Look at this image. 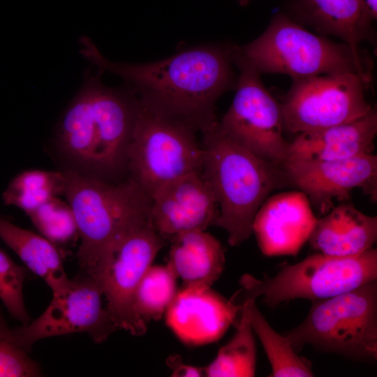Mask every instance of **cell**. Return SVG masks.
I'll return each instance as SVG.
<instances>
[{
	"label": "cell",
	"mask_w": 377,
	"mask_h": 377,
	"mask_svg": "<svg viewBox=\"0 0 377 377\" xmlns=\"http://www.w3.org/2000/svg\"><path fill=\"white\" fill-rule=\"evenodd\" d=\"M80 44L87 60L121 77L142 105L202 133L218 122V98L237 84L231 47L198 46L154 62L125 64L108 60L87 36Z\"/></svg>",
	"instance_id": "1"
},
{
	"label": "cell",
	"mask_w": 377,
	"mask_h": 377,
	"mask_svg": "<svg viewBox=\"0 0 377 377\" xmlns=\"http://www.w3.org/2000/svg\"><path fill=\"white\" fill-rule=\"evenodd\" d=\"M140 107L128 89L105 86L99 75L87 74L61 116L56 142L76 165L95 174L110 175L127 165V151Z\"/></svg>",
	"instance_id": "2"
},
{
	"label": "cell",
	"mask_w": 377,
	"mask_h": 377,
	"mask_svg": "<svg viewBox=\"0 0 377 377\" xmlns=\"http://www.w3.org/2000/svg\"><path fill=\"white\" fill-rule=\"evenodd\" d=\"M202 135V173L219 208L214 226L227 232L230 246H238L253 233V221L263 202L290 184L281 165L264 160L232 140L219 121Z\"/></svg>",
	"instance_id": "3"
},
{
	"label": "cell",
	"mask_w": 377,
	"mask_h": 377,
	"mask_svg": "<svg viewBox=\"0 0 377 377\" xmlns=\"http://www.w3.org/2000/svg\"><path fill=\"white\" fill-rule=\"evenodd\" d=\"M63 174L64 194L80 239L77 258L81 275L98 281L119 238L149 214L151 199L131 178L112 184L73 170Z\"/></svg>",
	"instance_id": "4"
},
{
	"label": "cell",
	"mask_w": 377,
	"mask_h": 377,
	"mask_svg": "<svg viewBox=\"0 0 377 377\" xmlns=\"http://www.w3.org/2000/svg\"><path fill=\"white\" fill-rule=\"evenodd\" d=\"M283 335L297 353L309 345L350 360L376 362L377 279L313 302L306 318Z\"/></svg>",
	"instance_id": "5"
},
{
	"label": "cell",
	"mask_w": 377,
	"mask_h": 377,
	"mask_svg": "<svg viewBox=\"0 0 377 377\" xmlns=\"http://www.w3.org/2000/svg\"><path fill=\"white\" fill-rule=\"evenodd\" d=\"M239 48L260 73L285 74L294 80L356 73L371 79L360 52L316 35L283 14L276 15L258 38Z\"/></svg>",
	"instance_id": "6"
},
{
	"label": "cell",
	"mask_w": 377,
	"mask_h": 377,
	"mask_svg": "<svg viewBox=\"0 0 377 377\" xmlns=\"http://www.w3.org/2000/svg\"><path fill=\"white\" fill-rule=\"evenodd\" d=\"M377 279V250L337 257L316 253L282 267L274 276L256 279L246 274L240 280L244 290L269 307L295 299L312 302L358 288Z\"/></svg>",
	"instance_id": "7"
},
{
	"label": "cell",
	"mask_w": 377,
	"mask_h": 377,
	"mask_svg": "<svg viewBox=\"0 0 377 377\" xmlns=\"http://www.w3.org/2000/svg\"><path fill=\"white\" fill-rule=\"evenodd\" d=\"M196 133L188 125L156 112L140 101L126 167L131 178L150 198L170 182L202 172L203 149Z\"/></svg>",
	"instance_id": "8"
},
{
	"label": "cell",
	"mask_w": 377,
	"mask_h": 377,
	"mask_svg": "<svg viewBox=\"0 0 377 377\" xmlns=\"http://www.w3.org/2000/svg\"><path fill=\"white\" fill-rule=\"evenodd\" d=\"M233 64L239 70L237 91L219 124L232 140L267 161L281 165L288 155L281 105L263 84L260 73L232 46Z\"/></svg>",
	"instance_id": "9"
},
{
	"label": "cell",
	"mask_w": 377,
	"mask_h": 377,
	"mask_svg": "<svg viewBox=\"0 0 377 377\" xmlns=\"http://www.w3.org/2000/svg\"><path fill=\"white\" fill-rule=\"evenodd\" d=\"M370 81L356 73L294 80L281 104L284 129L300 134L364 116L373 108L365 96Z\"/></svg>",
	"instance_id": "10"
},
{
	"label": "cell",
	"mask_w": 377,
	"mask_h": 377,
	"mask_svg": "<svg viewBox=\"0 0 377 377\" xmlns=\"http://www.w3.org/2000/svg\"><path fill=\"white\" fill-rule=\"evenodd\" d=\"M165 242L149 214L130 226L116 244L98 283L118 329L135 336L146 332L147 324L135 309V291Z\"/></svg>",
	"instance_id": "11"
},
{
	"label": "cell",
	"mask_w": 377,
	"mask_h": 377,
	"mask_svg": "<svg viewBox=\"0 0 377 377\" xmlns=\"http://www.w3.org/2000/svg\"><path fill=\"white\" fill-rule=\"evenodd\" d=\"M103 292L97 281L80 275L64 291L53 293L36 319L13 328L19 343L29 353L36 341L54 336L87 333L97 343L105 341L117 326L102 304Z\"/></svg>",
	"instance_id": "12"
},
{
	"label": "cell",
	"mask_w": 377,
	"mask_h": 377,
	"mask_svg": "<svg viewBox=\"0 0 377 377\" xmlns=\"http://www.w3.org/2000/svg\"><path fill=\"white\" fill-rule=\"evenodd\" d=\"M290 185L303 192L322 214L334 199L346 198L361 188L376 200L377 156L372 154L346 160L286 159L281 164Z\"/></svg>",
	"instance_id": "13"
},
{
	"label": "cell",
	"mask_w": 377,
	"mask_h": 377,
	"mask_svg": "<svg viewBox=\"0 0 377 377\" xmlns=\"http://www.w3.org/2000/svg\"><path fill=\"white\" fill-rule=\"evenodd\" d=\"M151 222L165 240L182 232L214 226L219 205L202 172H191L160 188L151 197Z\"/></svg>",
	"instance_id": "14"
},
{
	"label": "cell",
	"mask_w": 377,
	"mask_h": 377,
	"mask_svg": "<svg viewBox=\"0 0 377 377\" xmlns=\"http://www.w3.org/2000/svg\"><path fill=\"white\" fill-rule=\"evenodd\" d=\"M317 219L303 192L285 191L263 202L254 217L252 232L263 255L295 256L309 241Z\"/></svg>",
	"instance_id": "15"
},
{
	"label": "cell",
	"mask_w": 377,
	"mask_h": 377,
	"mask_svg": "<svg viewBox=\"0 0 377 377\" xmlns=\"http://www.w3.org/2000/svg\"><path fill=\"white\" fill-rule=\"evenodd\" d=\"M242 308L235 297L228 300L211 287L183 286L165 312L166 323L184 343L203 345L219 340L237 324Z\"/></svg>",
	"instance_id": "16"
},
{
	"label": "cell",
	"mask_w": 377,
	"mask_h": 377,
	"mask_svg": "<svg viewBox=\"0 0 377 377\" xmlns=\"http://www.w3.org/2000/svg\"><path fill=\"white\" fill-rule=\"evenodd\" d=\"M377 113L372 108L354 121L297 134L286 159L346 160L373 153Z\"/></svg>",
	"instance_id": "17"
},
{
	"label": "cell",
	"mask_w": 377,
	"mask_h": 377,
	"mask_svg": "<svg viewBox=\"0 0 377 377\" xmlns=\"http://www.w3.org/2000/svg\"><path fill=\"white\" fill-rule=\"evenodd\" d=\"M377 239V217L342 204L317 219L309 242L318 253L337 257L361 254Z\"/></svg>",
	"instance_id": "18"
},
{
	"label": "cell",
	"mask_w": 377,
	"mask_h": 377,
	"mask_svg": "<svg viewBox=\"0 0 377 377\" xmlns=\"http://www.w3.org/2000/svg\"><path fill=\"white\" fill-rule=\"evenodd\" d=\"M170 241L168 265L184 286L210 288L219 279L225 266V251L213 235L205 230H192Z\"/></svg>",
	"instance_id": "19"
},
{
	"label": "cell",
	"mask_w": 377,
	"mask_h": 377,
	"mask_svg": "<svg viewBox=\"0 0 377 377\" xmlns=\"http://www.w3.org/2000/svg\"><path fill=\"white\" fill-rule=\"evenodd\" d=\"M297 16L323 34L340 38L354 51L367 36L371 22L361 0H295Z\"/></svg>",
	"instance_id": "20"
},
{
	"label": "cell",
	"mask_w": 377,
	"mask_h": 377,
	"mask_svg": "<svg viewBox=\"0 0 377 377\" xmlns=\"http://www.w3.org/2000/svg\"><path fill=\"white\" fill-rule=\"evenodd\" d=\"M0 239L46 283L52 293L68 287L71 279L65 272L61 253L43 236L14 224L0 214Z\"/></svg>",
	"instance_id": "21"
},
{
	"label": "cell",
	"mask_w": 377,
	"mask_h": 377,
	"mask_svg": "<svg viewBox=\"0 0 377 377\" xmlns=\"http://www.w3.org/2000/svg\"><path fill=\"white\" fill-rule=\"evenodd\" d=\"M249 316L254 334L258 337L272 367L271 377L314 376L311 362L300 357L288 339L276 332L256 304V299L244 291Z\"/></svg>",
	"instance_id": "22"
},
{
	"label": "cell",
	"mask_w": 377,
	"mask_h": 377,
	"mask_svg": "<svg viewBox=\"0 0 377 377\" xmlns=\"http://www.w3.org/2000/svg\"><path fill=\"white\" fill-rule=\"evenodd\" d=\"M232 338L221 347L215 359L204 367L205 376L252 377L256 374V346L249 316V303L244 297L242 308Z\"/></svg>",
	"instance_id": "23"
},
{
	"label": "cell",
	"mask_w": 377,
	"mask_h": 377,
	"mask_svg": "<svg viewBox=\"0 0 377 377\" xmlns=\"http://www.w3.org/2000/svg\"><path fill=\"white\" fill-rule=\"evenodd\" d=\"M64 191L63 172L29 170L10 181L2 200L4 205L17 207L27 214Z\"/></svg>",
	"instance_id": "24"
},
{
	"label": "cell",
	"mask_w": 377,
	"mask_h": 377,
	"mask_svg": "<svg viewBox=\"0 0 377 377\" xmlns=\"http://www.w3.org/2000/svg\"><path fill=\"white\" fill-rule=\"evenodd\" d=\"M177 276L167 264L151 265L140 280L135 295V309L146 323L160 320L175 299Z\"/></svg>",
	"instance_id": "25"
},
{
	"label": "cell",
	"mask_w": 377,
	"mask_h": 377,
	"mask_svg": "<svg viewBox=\"0 0 377 377\" xmlns=\"http://www.w3.org/2000/svg\"><path fill=\"white\" fill-rule=\"evenodd\" d=\"M27 216L42 236L57 247L70 244L79 238L69 205L58 197L50 199Z\"/></svg>",
	"instance_id": "26"
},
{
	"label": "cell",
	"mask_w": 377,
	"mask_h": 377,
	"mask_svg": "<svg viewBox=\"0 0 377 377\" xmlns=\"http://www.w3.org/2000/svg\"><path fill=\"white\" fill-rule=\"evenodd\" d=\"M27 273L25 267L0 248V300L10 316L22 325L30 322L23 295Z\"/></svg>",
	"instance_id": "27"
},
{
	"label": "cell",
	"mask_w": 377,
	"mask_h": 377,
	"mask_svg": "<svg viewBox=\"0 0 377 377\" xmlns=\"http://www.w3.org/2000/svg\"><path fill=\"white\" fill-rule=\"evenodd\" d=\"M166 362L172 376H205L204 368L186 364L178 355L170 357Z\"/></svg>",
	"instance_id": "28"
},
{
	"label": "cell",
	"mask_w": 377,
	"mask_h": 377,
	"mask_svg": "<svg viewBox=\"0 0 377 377\" xmlns=\"http://www.w3.org/2000/svg\"><path fill=\"white\" fill-rule=\"evenodd\" d=\"M367 17L371 22L377 17V0H361Z\"/></svg>",
	"instance_id": "29"
},
{
	"label": "cell",
	"mask_w": 377,
	"mask_h": 377,
	"mask_svg": "<svg viewBox=\"0 0 377 377\" xmlns=\"http://www.w3.org/2000/svg\"><path fill=\"white\" fill-rule=\"evenodd\" d=\"M7 353V343L3 332L0 329V369L3 364Z\"/></svg>",
	"instance_id": "30"
},
{
	"label": "cell",
	"mask_w": 377,
	"mask_h": 377,
	"mask_svg": "<svg viewBox=\"0 0 377 377\" xmlns=\"http://www.w3.org/2000/svg\"><path fill=\"white\" fill-rule=\"evenodd\" d=\"M238 1H239V4L242 6H246L250 1V0H238Z\"/></svg>",
	"instance_id": "31"
}]
</instances>
